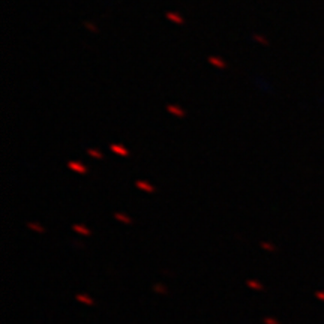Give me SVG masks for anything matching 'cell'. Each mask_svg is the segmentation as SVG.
Returning <instances> with one entry per match:
<instances>
[{
	"label": "cell",
	"instance_id": "3",
	"mask_svg": "<svg viewBox=\"0 0 324 324\" xmlns=\"http://www.w3.org/2000/svg\"><path fill=\"white\" fill-rule=\"evenodd\" d=\"M78 298L81 300V302H86V303H88V304H92V302L87 298V297H82V296H78Z\"/></svg>",
	"mask_w": 324,
	"mask_h": 324
},
{
	"label": "cell",
	"instance_id": "2",
	"mask_svg": "<svg viewBox=\"0 0 324 324\" xmlns=\"http://www.w3.org/2000/svg\"><path fill=\"white\" fill-rule=\"evenodd\" d=\"M138 186H140V188H142V189H147V190H150V192H152V188H150V186H147L146 183H138Z\"/></svg>",
	"mask_w": 324,
	"mask_h": 324
},
{
	"label": "cell",
	"instance_id": "1",
	"mask_svg": "<svg viewBox=\"0 0 324 324\" xmlns=\"http://www.w3.org/2000/svg\"><path fill=\"white\" fill-rule=\"evenodd\" d=\"M112 150H116V152H118V153H120V152H122V153H123V154H128V152H126V150H123V148H122V147H120V148H117V147H116V146H112Z\"/></svg>",
	"mask_w": 324,
	"mask_h": 324
}]
</instances>
